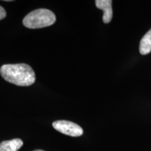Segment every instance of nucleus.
Returning <instances> with one entry per match:
<instances>
[{
  "instance_id": "f257e3e1",
  "label": "nucleus",
  "mask_w": 151,
  "mask_h": 151,
  "mask_svg": "<svg viewBox=\"0 0 151 151\" xmlns=\"http://www.w3.org/2000/svg\"><path fill=\"white\" fill-rule=\"evenodd\" d=\"M2 78L8 82L18 86H29L35 82V73L26 64L4 65L0 69Z\"/></svg>"
},
{
  "instance_id": "f03ea898",
  "label": "nucleus",
  "mask_w": 151,
  "mask_h": 151,
  "mask_svg": "<svg viewBox=\"0 0 151 151\" xmlns=\"http://www.w3.org/2000/svg\"><path fill=\"white\" fill-rule=\"evenodd\" d=\"M56 17L54 13L46 9H39L30 12L23 19L24 27L29 29H39L48 27L55 23Z\"/></svg>"
},
{
  "instance_id": "7ed1b4c3",
  "label": "nucleus",
  "mask_w": 151,
  "mask_h": 151,
  "mask_svg": "<svg viewBox=\"0 0 151 151\" xmlns=\"http://www.w3.org/2000/svg\"><path fill=\"white\" fill-rule=\"evenodd\" d=\"M52 127L64 134L73 137H80L83 133V130L78 124L67 120H58L54 122Z\"/></svg>"
},
{
  "instance_id": "20e7f679",
  "label": "nucleus",
  "mask_w": 151,
  "mask_h": 151,
  "mask_svg": "<svg viewBox=\"0 0 151 151\" xmlns=\"http://www.w3.org/2000/svg\"><path fill=\"white\" fill-rule=\"evenodd\" d=\"M96 6L104 11L103 22L109 23L113 18L112 1L111 0H96Z\"/></svg>"
},
{
  "instance_id": "39448f33",
  "label": "nucleus",
  "mask_w": 151,
  "mask_h": 151,
  "mask_svg": "<svg viewBox=\"0 0 151 151\" xmlns=\"http://www.w3.org/2000/svg\"><path fill=\"white\" fill-rule=\"evenodd\" d=\"M22 145L23 142L20 139L4 141L0 143V151H18Z\"/></svg>"
},
{
  "instance_id": "423d86ee",
  "label": "nucleus",
  "mask_w": 151,
  "mask_h": 151,
  "mask_svg": "<svg viewBox=\"0 0 151 151\" xmlns=\"http://www.w3.org/2000/svg\"><path fill=\"white\" fill-rule=\"evenodd\" d=\"M139 52L141 55L151 52V29L143 36L139 44Z\"/></svg>"
},
{
  "instance_id": "0eeeda50",
  "label": "nucleus",
  "mask_w": 151,
  "mask_h": 151,
  "mask_svg": "<svg viewBox=\"0 0 151 151\" xmlns=\"http://www.w3.org/2000/svg\"><path fill=\"white\" fill-rule=\"evenodd\" d=\"M6 16V13L5 9L0 6V20L4 18Z\"/></svg>"
},
{
  "instance_id": "6e6552de",
  "label": "nucleus",
  "mask_w": 151,
  "mask_h": 151,
  "mask_svg": "<svg viewBox=\"0 0 151 151\" xmlns=\"http://www.w3.org/2000/svg\"><path fill=\"white\" fill-rule=\"evenodd\" d=\"M34 151H44V150H34Z\"/></svg>"
}]
</instances>
